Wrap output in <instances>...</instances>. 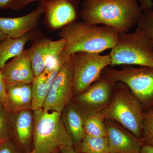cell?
Returning a JSON list of instances; mask_svg holds the SVG:
<instances>
[{"label": "cell", "mask_w": 153, "mask_h": 153, "mask_svg": "<svg viewBox=\"0 0 153 153\" xmlns=\"http://www.w3.org/2000/svg\"><path fill=\"white\" fill-rule=\"evenodd\" d=\"M58 152H55V153H57Z\"/></svg>", "instance_id": "d6a6232c"}, {"label": "cell", "mask_w": 153, "mask_h": 153, "mask_svg": "<svg viewBox=\"0 0 153 153\" xmlns=\"http://www.w3.org/2000/svg\"><path fill=\"white\" fill-rule=\"evenodd\" d=\"M141 153H153V146L143 145L141 150Z\"/></svg>", "instance_id": "4dcf8cb0"}, {"label": "cell", "mask_w": 153, "mask_h": 153, "mask_svg": "<svg viewBox=\"0 0 153 153\" xmlns=\"http://www.w3.org/2000/svg\"><path fill=\"white\" fill-rule=\"evenodd\" d=\"M32 110L22 111L13 113L14 133L19 145L23 149L27 148L33 139L34 117Z\"/></svg>", "instance_id": "ac0fdd59"}, {"label": "cell", "mask_w": 153, "mask_h": 153, "mask_svg": "<svg viewBox=\"0 0 153 153\" xmlns=\"http://www.w3.org/2000/svg\"><path fill=\"white\" fill-rule=\"evenodd\" d=\"M61 153H80L74 149V147L68 146H63L60 149Z\"/></svg>", "instance_id": "f546056e"}, {"label": "cell", "mask_w": 153, "mask_h": 153, "mask_svg": "<svg viewBox=\"0 0 153 153\" xmlns=\"http://www.w3.org/2000/svg\"><path fill=\"white\" fill-rule=\"evenodd\" d=\"M73 67L71 56L55 77L42 108L46 111L61 113L73 100Z\"/></svg>", "instance_id": "9c48e42d"}, {"label": "cell", "mask_w": 153, "mask_h": 153, "mask_svg": "<svg viewBox=\"0 0 153 153\" xmlns=\"http://www.w3.org/2000/svg\"><path fill=\"white\" fill-rule=\"evenodd\" d=\"M18 0H0V9H10Z\"/></svg>", "instance_id": "f1b7e54d"}, {"label": "cell", "mask_w": 153, "mask_h": 153, "mask_svg": "<svg viewBox=\"0 0 153 153\" xmlns=\"http://www.w3.org/2000/svg\"><path fill=\"white\" fill-rule=\"evenodd\" d=\"M0 153H20L11 140L0 143Z\"/></svg>", "instance_id": "484cf974"}, {"label": "cell", "mask_w": 153, "mask_h": 153, "mask_svg": "<svg viewBox=\"0 0 153 153\" xmlns=\"http://www.w3.org/2000/svg\"><path fill=\"white\" fill-rule=\"evenodd\" d=\"M142 142L144 145L153 146V108L144 112Z\"/></svg>", "instance_id": "7402d4cb"}, {"label": "cell", "mask_w": 153, "mask_h": 153, "mask_svg": "<svg viewBox=\"0 0 153 153\" xmlns=\"http://www.w3.org/2000/svg\"><path fill=\"white\" fill-rule=\"evenodd\" d=\"M43 4L29 14L16 18L0 17V31L7 38H19L35 30L41 16L44 14Z\"/></svg>", "instance_id": "4fadbf2b"}, {"label": "cell", "mask_w": 153, "mask_h": 153, "mask_svg": "<svg viewBox=\"0 0 153 153\" xmlns=\"http://www.w3.org/2000/svg\"><path fill=\"white\" fill-rule=\"evenodd\" d=\"M143 12L137 0H84L80 14L85 23L108 26L120 33L137 25Z\"/></svg>", "instance_id": "6da1fadb"}, {"label": "cell", "mask_w": 153, "mask_h": 153, "mask_svg": "<svg viewBox=\"0 0 153 153\" xmlns=\"http://www.w3.org/2000/svg\"><path fill=\"white\" fill-rule=\"evenodd\" d=\"M66 46L63 38L52 41L41 38L35 41L27 49L35 77L45 69L52 71L63 66L71 56L65 51Z\"/></svg>", "instance_id": "ba28073f"}, {"label": "cell", "mask_w": 153, "mask_h": 153, "mask_svg": "<svg viewBox=\"0 0 153 153\" xmlns=\"http://www.w3.org/2000/svg\"><path fill=\"white\" fill-rule=\"evenodd\" d=\"M140 3V7L143 12L153 9L152 0H137Z\"/></svg>", "instance_id": "83f0119b"}, {"label": "cell", "mask_w": 153, "mask_h": 153, "mask_svg": "<svg viewBox=\"0 0 153 153\" xmlns=\"http://www.w3.org/2000/svg\"><path fill=\"white\" fill-rule=\"evenodd\" d=\"M73 67L74 97L87 89L101 76L102 71L110 66L109 54L80 52L71 55Z\"/></svg>", "instance_id": "52a82bcc"}, {"label": "cell", "mask_w": 153, "mask_h": 153, "mask_svg": "<svg viewBox=\"0 0 153 153\" xmlns=\"http://www.w3.org/2000/svg\"><path fill=\"white\" fill-rule=\"evenodd\" d=\"M104 123L110 153H141L143 144L140 139L114 120Z\"/></svg>", "instance_id": "8fae6325"}, {"label": "cell", "mask_w": 153, "mask_h": 153, "mask_svg": "<svg viewBox=\"0 0 153 153\" xmlns=\"http://www.w3.org/2000/svg\"><path fill=\"white\" fill-rule=\"evenodd\" d=\"M1 70L6 84H30L35 78L27 50L6 63Z\"/></svg>", "instance_id": "5bb4252c"}, {"label": "cell", "mask_w": 153, "mask_h": 153, "mask_svg": "<svg viewBox=\"0 0 153 153\" xmlns=\"http://www.w3.org/2000/svg\"><path fill=\"white\" fill-rule=\"evenodd\" d=\"M46 0H18L15 4L11 7V9L16 10H19L25 7L30 3L35 1H39L40 2L44 1Z\"/></svg>", "instance_id": "4316f807"}, {"label": "cell", "mask_w": 153, "mask_h": 153, "mask_svg": "<svg viewBox=\"0 0 153 153\" xmlns=\"http://www.w3.org/2000/svg\"><path fill=\"white\" fill-rule=\"evenodd\" d=\"M74 1L46 0L41 2L48 26L53 30L60 29L73 22L77 17Z\"/></svg>", "instance_id": "7c38bea8"}, {"label": "cell", "mask_w": 153, "mask_h": 153, "mask_svg": "<svg viewBox=\"0 0 153 153\" xmlns=\"http://www.w3.org/2000/svg\"><path fill=\"white\" fill-rule=\"evenodd\" d=\"M33 148L30 153H54L63 146L74 147L61 113L41 108L33 111Z\"/></svg>", "instance_id": "3957f363"}, {"label": "cell", "mask_w": 153, "mask_h": 153, "mask_svg": "<svg viewBox=\"0 0 153 153\" xmlns=\"http://www.w3.org/2000/svg\"><path fill=\"white\" fill-rule=\"evenodd\" d=\"M102 75L127 85L142 105L144 111L153 107V67L134 68L124 65L121 69L106 67Z\"/></svg>", "instance_id": "8992f818"}, {"label": "cell", "mask_w": 153, "mask_h": 153, "mask_svg": "<svg viewBox=\"0 0 153 153\" xmlns=\"http://www.w3.org/2000/svg\"><path fill=\"white\" fill-rule=\"evenodd\" d=\"M137 25L147 36L153 48V9L143 12Z\"/></svg>", "instance_id": "603a6c76"}, {"label": "cell", "mask_w": 153, "mask_h": 153, "mask_svg": "<svg viewBox=\"0 0 153 153\" xmlns=\"http://www.w3.org/2000/svg\"><path fill=\"white\" fill-rule=\"evenodd\" d=\"M9 112L15 113L22 111L32 110L33 93L31 84H6Z\"/></svg>", "instance_id": "2e32d148"}, {"label": "cell", "mask_w": 153, "mask_h": 153, "mask_svg": "<svg viewBox=\"0 0 153 153\" xmlns=\"http://www.w3.org/2000/svg\"><path fill=\"white\" fill-rule=\"evenodd\" d=\"M104 120L101 114L88 116L85 123V133L92 137H107Z\"/></svg>", "instance_id": "44dd1931"}, {"label": "cell", "mask_w": 153, "mask_h": 153, "mask_svg": "<svg viewBox=\"0 0 153 153\" xmlns=\"http://www.w3.org/2000/svg\"><path fill=\"white\" fill-rule=\"evenodd\" d=\"M35 30L21 38H7L0 44V69L4 68L9 59L22 53L29 41L37 39L40 34Z\"/></svg>", "instance_id": "d6986e66"}, {"label": "cell", "mask_w": 153, "mask_h": 153, "mask_svg": "<svg viewBox=\"0 0 153 153\" xmlns=\"http://www.w3.org/2000/svg\"><path fill=\"white\" fill-rule=\"evenodd\" d=\"M110 66L138 65L153 67V48L142 30L120 33L117 44L109 53Z\"/></svg>", "instance_id": "5b68a950"}, {"label": "cell", "mask_w": 153, "mask_h": 153, "mask_svg": "<svg viewBox=\"0 0 153 153\" xmlns=\"http://www.w3.org/2000/svg\"><path fill=\"white\" fill-rule=\"evenodd\" d=\"M6 83L3 77L1 70L0 69V102L7 110V94Z\"/></svg>", "instance_id": "d4e9b609"}, {"label": "cell", "mask_w": 153, "mask_h": 153, "mask_svg": "<svg viewBox=\"0 0 153 153\" xmlns=\"http://www.w3.org/2000/svg\"><path fill=\"white\" fill-rule=\"evenodd\" d=\"M144 112L142 105L127 85L117 82L109 105L100 114L104 120L117 122L141 139Z\"/></svg>", "instance_id": "277c9868"}, {"label": "cell", "mask_w": 153, "mask_h": 153, "mask_svg": "<svg viewBox=\"0 0 153 153\" xmlns=\"http://www.w3.org/2000/svg\"><path fill=\"white\" fill-rule=\"evenodd\" d=\"M116 82L103 75L87 89L73 97L88 116L101 113L108 107Z\"/></svg>", "instance_id": "30bf717a"}, {"label": "cell", "mask_w": 153, "mask_h": 153, "mask_svg": "<svg viewBox=\"0 0 153 153\" xmlns=\"http://www.w3.org/2000/svg\"><path fill=\"white\" fill-rule=\"evenodd\" d=\"M119 34L108 26L91 25L82 21L63 27L58 35L66 41L65 51L71 55L80 52L100 53L111 49L117 44Z\"/></svg>", "instance_id": "7a4b0ae2"}, {"label": "cell", "mask_w": 153, "mask_h": 153, "mask_svg": "<svg viewBox=\"0 0 153 153\" xmlns=\"http://www.w3.org/2000/svg\"><path fill=\"white\" fill-rule=\"evenodd\" d=\"M7 38V36L4 34L1 31H0V44Z\"/></svg>", "instance_id": "1f68e13d"}, {"label": "cell", "mask_w": 153, "mask_h": 153, "mask_svg": "<svg viewBox=\"0 0 153 153\" xmlns=\"http://www.w3.org/2000/svg\"><path fill=\"white\" fill-rule=\"evenodd\" d=\"M71 1H75V0H71Z\"/></svg>", "instance_id": "836d02e7"}, {"label": "cell", "mask_w": 153, "mask_h": 153, "mask_svg": "<svg viewBox=\"0 0 153 153\" xmlns=\"http://www.w3.org/2000/svg\"><path fill=\"white\" fill-rule=\"evenodd\" d=\"M61 114L63 123L76 148L85 134V123L87 115L73 100L64 108Z\"/></svg>", "instance_id": "9a60e30c"}, {"label": "cell", "mask_w": 153, "mask_h": 153, "mask_svg": "<svg viewBox=\"0 0 153 153\" xmlns=\"http://www.w3.org/2000/svg\"><path fill=\"white\" fill-rule=\"evenodd\" d=\"M152 108H153V107Z\"/></svg>", "instance_id": "e575fe53"}, {"label": "cell", "mask_w": 153, "mask_h": 153, "mask_svg": "<svg viewBox=\"0 0 153 153\" xmlns=\"http://www.w3.org/2000/svg\"><path fill=\"white\" fill-rule=\"evenodd\" d=\"M62 67L52 71L45 69L40 75L34 78L32 85V110L33 111L43 108L52 83Z\"/></svg>", "instance_id": "e0dca14e"}, {"label": "cell", "mask_w": 153, "mask_h": 153, "mask_svg": "<svg viewBox=\"0 0 153 153\" xmlns=\"http://www.w3.org/2000/svg\"><path fill=\"white\" fill-rule=\"evenodd\" d=\"M8 112L0 102V143L10 140L12 129Z\"/></svg>", "instance_id": "cb8c5ba5"}, {"label": "cell", "mask_w": 153, "mask_h": 153, "mask_svg": "<svg viewBox=\"0 0 153 153\" xmlns=\"http://www.w3.org/2000/svg\"><path fill=\"white\" fill-rule=\"evenodd\" d=\"M76 150L80 153H110L107 137L90 136L86 134Z\"/></svg>", "instance_id": "ffe728a7"}]
</instances>
